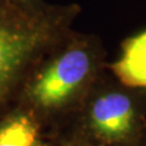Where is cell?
<instances>
[{"instance_id":"ba28073f","label":"cell","mask_w":146,"mask_h":146,"mask_svg":"<svg viewBox=\"0 0 146 146\" xmlns=\"http://www.w3.org/2000/svg\"><path fill=\"white\" fill-rule=\"evenodd\" d=\"M80 146H91V145H80Z\"/></svg>"},{"instance_id":"5b68a950","label":"cell","mask_w":146,"mask_h":146,"mask_svg":"<svg viewBox=\"0 0 146 146\" xmlns=\"http://www.w3.org/2000/svg\"><path fill=\"white\" fill-rule=\"evenodd\" d=\"M0 146H44L35 118L16 112L0 122Z\"/></svg>"},{"instance_id":"6da1fadb","label":"cell","mask_w":146,"mask_h":146,"mask_svg":"<svg viewBox=\"0 0 146 146\" xmlns=\"http://www.w3.org/2000/svg\"><path fill=\"white\" fill-rule=\"evenodd\" d=\"M77 5H25L0 0V106L29 78L39 60L65 38Z\"/></svg>"},{"instance_id":"277c9868","label":"cell","mask_w":146,"mask_h":146,"mask_svg":"<svg viewBox=\"0 0 146 146\" xmlns=\"http://www.w3.org/2000/svg\"><path fill=\"white\" fill-rule=\"evenodd\" d=\"M110 68L123 85L146 91V28L122 43L119 56Z\"/></svg>"},{"instance_id":"7a4b0ae2","label":"cell","mask_w":146,"mask_h":146,"mask_svg":"<svg viewBox=\"0 0 146 146\" xmlns=\"http://www.w3.org/2000/svg\"><path fill=\"white\" fill-rule=\"evenodd\" d=\"M102 60L98 39L72 40L27 79V96L43 110L65 106L98 80Z\"/></svg>"},{"instance_id":"52a82bcc","label":"cell","mask_w":146,"mask_h":146,"mask_svg":"<svg viewBox=\"0 0 146 146\" xmlns=\"http://www.w3.org/2000/svg\"><path fill=\"white\" fill-rule=\"evenodd\" d=\"M141 146H146V136H145V139L143 141V144H141Z\"/></svg>"},{"instance_id":"3957f363","label":"cell","mask_w":146,"mask_h":146,"mask_svg":"<svg viewBox=\"0 0 146 146\" xmlns=\"http://www.w3.org/2000/svg\"><path fill=\"white\" fill-rule=\"evenodd\" d=\"M86 122L105 146H141L146 136V91L107 79L91 99Z\"/></svg>"},{"instance_id":"8992f818","label":"cell","mask_w":146,"mask_h":146,"mask_svg":"<svg viewBox=\"0 0 146 146\" xmlns=\"http://www.w3.org/2000/svg\"><path fill=\"white\" fill-rule=\"evenodd\" d=\"M12 1L20 3V4H25V5H38V4H42V0H12Z\"/></svg>"}]
</instances>
